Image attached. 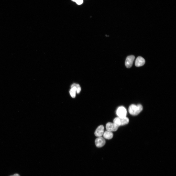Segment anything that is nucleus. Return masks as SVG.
I'll list each match as a JSON object with an SVG mask.
<instances>
[{
  "label": "nucleus",
  "mask_w": 176,
  "mask_h": 176,
  "mask_svg": "<svg viewBox=\"0 0 176 176\" xmlns=\"http://www.w3.org/2000/svg\"><path fill=\"white\" fill-rule=\"evenodd\" d=\"M145 62V61L144 58L141 56H139L136 58L135 62V65L136 66H140L143 65Z\"/></svg>",
  "instance_id": "obj_8"
},
{
  "label": "nucleus",
  "mask_w": 176,
  "mask_h": 176,
  "mask_svg": "<svg viewBox=\"0 0 176 176\" xmlns=\"http://www.w3.org/2000/svg\"><path fill=\"white\" fill-rule=\"evenodd\" d=\"M106 127L107 131L111 132L116 131L118 127L114 123L110 122L107 123Z\"/></svg>",
  "instance_id": "obj_6"
},
{
  "label": "nucleus",
  "mask_w": 176,
  "mask_h": 176,
  "mask_svg": "<svg viewBox=\"0 0 176 176\" xmlns=\"http://www.w3.org/2000/svg\"><path fill=\"white\" fill-rule=\"evenodd\" d=\"M104 126L101 125L99 126L96 129L94 133L95 136L97 137H101L104 132Z\"/></svg>",
  "instance_id": "obj_7"
},
{
  "label": "nucleus",
  "mask_w": 176,
  "mask_h": 176,
  "mask_svg": "<svg viewBox=\"0 0 176 176\" xmlns=\"http://www.w3.org/2000/svg\"><path fill=\"white\" fill-rule=\"evenodd\" d=\"M10 176H20L18 174H14L13 175H11Z\"/></svg>",
  "instance_id": "obj_13"
},
{
  "label": "nucleus",
  "mask_w": 176,
  "mask_h": 176,
  "mask_svg": "<svg viewBox=\"0 0 176 176\" xmlns=\"http://www.w3.org/2000/svg\"><path fill=\"white\" fill-rule=\"evenodd\" d=\"M103 135L104 138L108 139H112L113 136V134L112 132L107 130L104 132Z\"/></svg>",
  "instance_id": "obj_9"
},
{
  "label": "nucleus",
  "mask_w": 176,
  "mask_h": 176,
  "mask_svg": "<svg viewBox=\"0 0 176 176\" xmlns=\"http://www.w3.org/2000/svg\"><path fill=\"white\" fill-rule=\"evenodd\" d=\"M116 113L118 117H126L127 112L126 109L124 107L121 106L118 108Z\"/></svg>",
  "instance_id": "obj_3"
},
{
  "label": "nucleus",
  "mask_w": 176,
  "mask_h": 176,
  "mask_svg": "<svg viewBox=\"0 0 176 176\" xmlns=\"http://www.w3.org/2000/svg\"><path fill=\"white\" fill-rule=\"evenodd\" d=\"M106 141L104 139L101 137H98L95 140V143L98 147H101L105 144Z\"/></svg>",
  "instance_id": "obj_5"
},
{
  "label": "nucleus",
  "mask_w": 176,
  "mask_h": 176,
  "mask_svg": "<svg viewBox=\"0 0 176 176\" xmlns=\"http://www.w3.org/2000/svg\"><path fill=\"white\" fill-rule=\"evenodd\" d=\"M129 121V119L126 117H118L114 119L113 123L118 127L127 124Z\"/></svg>",
  "instance_id": "obj_2"
},
{
  "label": "nucleus",
  "mask_w": 176,
  "mask_h": 176,
  "mask_svg": "<svg viewBox=\"0 0 176 176\" xmlns=\"http://www.w3.org/2000/svg\"><path fill=\"white\" fill-rule=\"evenodd\" d=\"M69 93L71 97L73 98H75L77 93V88L75 87H73L71 88L69 91Z\"/></svg>",
  "instance_id": "obj_10"
},
{
  "label": "nucleus",
  "mask_w": 176,
  "mask_h": 176,
  "mask_svg": "<svg viewBox=\"0 0 176 176\" xmlns=\"http://www.w3.org/2000/svg\"><path fill=\"white\" fill-rule=\"evenodd\" d=\"M135 58V56L133 55H129L126 57L125 64L127 68H130L131 67Z\"/></svg>",
  "instance_id": "obj_4"
},
{
  "label": "nucleus",
  "mask_w": 176,
  "mask_h": 176,
  "mask_svg": "<svg viewBox=\"0 0 176 176\" xmlns=\"http://www.w3.org/2000/svg\"><path fill=\"white\" fill-rule=\"evenodd\" d=\"M72 1L75 2L77 4L80 5L83 2V0H71Z\"/></svg>",
  "instance_id": "obj_12"
},
{
  "label": "nucleus",
  "mask_w": 176,
  "mask_h": 176,
  "mask_svg": "<svg viewBox=\"0 0 176 176\" xmlns=\"http://www.w3.org/2000/svg\"><path fill=\"white\" fill-rule=\"evenodd\" d=\"M143 109V106L141 104L137 105L132 104L129 106L128 111L131 115L135 116L138 114L142 111Z\"/></svg>",
  "instance_id": "obj_1"
},
{
  "label": "nucleus",
  "mask_w": 176,
  "mask_h": 176,
  "mask_svg": "<svg viewBox=\"0 0 176 176\" xmlns=\"http://www.w3.org/2000/svg\"><path fill=\"white\" fill-rule=\"evenodd\" d=\"M75 87L77 88V93H79L81 90V88L79 85L78 84L74 83L72 84L71 86V88L73 87Z\"/></svg>",
  "instance_id": "obj_11"
}]
</instances>
